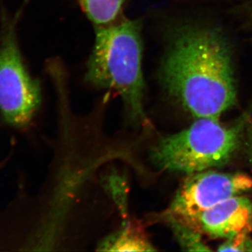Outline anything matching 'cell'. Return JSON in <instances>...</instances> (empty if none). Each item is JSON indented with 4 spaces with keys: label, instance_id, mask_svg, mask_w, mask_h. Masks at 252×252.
Instances as JSON below:
<instances>
[{
    "label": "cell",
    "instance_id": "obj_1",
    "mask_svg": "<svg viewBox=\"0 0 252 252\" xmlns=\"http://www.w3.org/2000/svg\"><path fill=\"white\" fill-rule=\"evenodd\" d=\"M162 80L169 94L195 119H220L236 102L228 46L212 32L179 36L164 61Z\"/></svg>",
    "mask_w": 252,
    "mask_h": 252
},
{
    "label": "cell",
    "instance_id": "obj_2",
    "mask_svg": "<svg viewBox=\"0 0 252 252\" xmlns=\"http://www.w3.org/2000/svg\"><path fill=\"white\" fill-rule=\"evenodd\" d=\"M140 31V23L136 21L97 28L86 73L91 84L121 96L127 117L137 126L147 122Z\"/></svg>",
    "mask_w": 252,
    "mask_h": 252
},
{
    "label": "cell",
    "instance_id": "obj_3",
    "mask_svg": "<svg viewBox=\"0 0 252 252\" xmlns=\"http://www.w3.org/2000/svg\"><path fill=\"white\" fill-rule=\"evenodd\" d=\"M220 119H196L191 126L159 139L150 151L154 165L164 171L189 175L226 165L244 140L249 118L232 125Z\"/></svg>",
    "mask_w": 252,
    "mask_h": 252
},
{
    "label": "cell",
    "instance_id": "obj_4",
    "mask_svg": "<svg viewBox=\"0 0 252 252\" xmlns=\"http://www.w3.org/2000/svg\"><path fill=\"white\" fill-rule=\"evenodd\" d=\"M22 10L14 15L0 10V116L14 128L28 127L39 109L41 90L23 62L18 45L17 25Z\"/></svg>",
    "mask_w": 252,
    "mask_h": 252
},
{
    "label": "cell",
    "instance_id": "obj_5",
    "mask_svg": "<svg viewBox=\"0 0 252 252\" xmlns=\"http://www.w3.org/2000/svg\"><path fill=\"white\" fill-rule=\"evenodd\" d=\"M252 189V178L246 174L212 170L191 174L180 186L162 219L185 220Z\"/></svg>",
    "mask_w": 252,
    "mask_h": 252
},
{
    "label": "cell",
    "instance_id": "obj_6",
    "mask_svg": "<svg viewBox=\"0 0 252 252\" xmlns=\"http://www.w3.org/2000/svg\"><path fill=\"white\" fill-rule=\"evenodd\" d=\"M175 220L212 238L250 234L252 232V201L247 197L236 195L198 215Z\"/></svg>",
    "mask_w": 252,
    "mask_h": 252
},
{
    "label": "cell",
    "instance_id": "obj_7",
    "mask_svg": "<svg viewBox=\"0 0 252 252\" xmlns=\"http://www.w3.org/2000/svg\"><path fill=\"white\" fill-rule=\"evenodd\" d=\"M97 250L107 252H152L156 249L140 232L130 225L107 237L98 245Z\"/></svg>",
    "mask_w": 252,
    "mask_h": 252
},
{
    "label": "cell",
    "instance_id": "obj_8",
    "mask_svg": "<svg viewBox=\"0 0 252 252\" xmlns=\"http://www.w3.org/2000/svg\"><path fill=\"white\" fill-rule=\"evenodd\" d=\"M88 17L97 26H107L114 21L125 0H79Z\"/></svg>",
    "mask_w": 252,
    "mask_h": 252
},
{
    "label": "cell",
    "instance_id": "obj_9",
    "mask_svg": "<svg viewBox=\"0 0 252 252\" xmlns=\"http://www.w3.org/2000/svg\"><path fill=\"white\" fill-rule=\"evenodd\" d=\"M165 223L169 225L175 238L177 239L181 248L189 252H210L204 243L202 234L198 230L190 228L188 225L173 220H165Z\"/></svg>",
    "mask_w": 252,
    "mask_h": 252
},
{
    "label": "cell",
    "instance_id": "obj_10",
    "mask_svg": "<svg viewBox=\"0 0 252 252\" xmlns=\"http://www.w3.org/2000/svg\"><path fill=\"white\" fill-rule=\"evenodd\" d=\"M219 252H252V240L247 233H242L227 238L226 240L220 245Z\"/></svg>",
    "mask_w": 252,
    "mask_h": 252
},
{
    "label": "cell",
    "instance_id": "obj_11",
    "mask_svg": "<svg viewBox=\"0 0 252 252\" xmlns=\"http://www.w3.org/2000/svg\"><path fill=\"white\" fill-rule=\"evenodd\" d=\"M245 134L244 140H245V153H246L249 164L252 168V122H249Z\"/></svg>",
    "mask_w": 252,
    "mask_h": 252
}]
</instances>
